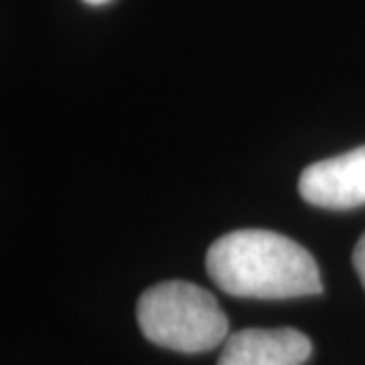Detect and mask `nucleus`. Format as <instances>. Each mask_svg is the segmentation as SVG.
<instances>
[{
    "instance_id": "f257e3e1",
    "label": "nucleus",
    "mask_w": 365,
    "mask_h": 365,
    "mask_svg": "<svg viewBox=\"0 0 365 365\" xmlns=\"http://www.w3.org/2000/svg\"><path fill=\"white\" fill-rule=\"evenodd\" d=\"M207 273L223 292L247 299H292L323 292L316 259L273 230H232L207 252Z\"/></svg>"
},
{
    "instance_id": "f03ea898",
    "label": "nucleus",
    "mask_w": 365,
    "mask_h": 365,
    "mask_svg": "<svg viewBox=\"0 0 365 365\" xmlns=\"http://www.w3.org/2000/svg\"><path fill=\"white\" fill-rule=\"evenodd\" d=\"M135 316L145 337L171 351L200 354L228 339V316L216 297L185 280H166L145 289Z\"/></svg>"
},
{
    "instance_id": "7ed1b4c3",
    "label": "nucleus",
    "mask_w": 365,
    "mask_h": 365,
    "mask_svg": "<svg viewBox=\"0 0 365 365\" xmlns=\"http://www.w3.org/2000/svg\"><path fill=\"white\" fill-rule=\"evenodd\" d=\"M299 195L320 209H356L365 204V145L306 166Z\"/></svg>"
},
{
    "instance_id": "20e7f679",
    "label": "nucleus",
    "mask_w": 365,
    "mask_h": 365,
    "mask_svg": "<svg viewBox=\"0 0 365 365\" xmlns=\"http://www.w3.org/2000/svg\"><path fill=\"white\" fill-rule=\"evenodd\" d=\"M311 351V339L294 327H247L228 334L218 365H302Z\"/></svg>"
},
{
    "instance_id": "39448f33",
    "label": "nucleus",
    "mask_w": 365,
    "mask_h": 365,
    "mask_svg": "<svg viewBox=\"0 0 365 365\" xmlns=\"http://www.w3.org/2000/svg\"><path fill=\"white\" fill-rule=\"evenodd\" d=\"M354 268H356V273H359L363 287H365V232H363V237L359 240V245H356V250H354Z\"/></svg>"
},
{
    "instance_id": "423d86ee",
    "label": "nucleus",
    "mask_w": 365,
    "mask_h": 365,
    "mask_svg": "<svg viewBox=\"0 0 365 365\" xmlns=\"http://www.w3.org/2000/svg\"><path fill=\"white\" fill-rule=\"evenodd\" d=\"M83 3H88V5H105V3H109V0H83Z\"/></svg>"
}]
</instances>
